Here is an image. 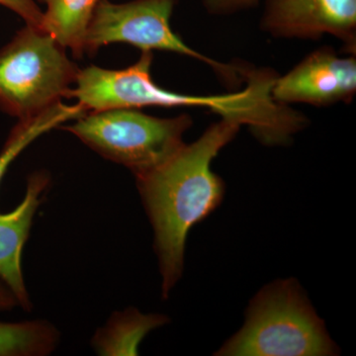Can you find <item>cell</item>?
<instances>
[{
  "mask_svg": "<svg viewBox=\"0 0 356 356\" xmlns=\"http://www.w3.org/2000/svg\"><path fill=\"white\" fill-rule=\"evenodd\" d=\"M356 92V60L339 57L329 47L312 51L282 76H276L271 97L287 105L331 106L350 102Z\"/></svg>",
  "mask_w": 356,
  "mask_h": 356,
  "instance_id": "cell-7",
  "label": "cell"
},
{
  "mask_svg": "<svg viewBox=\"0 0 356 356\" xmlns=\"http://www.w3.org/2000/svg\"><path fill=\"white\" fill-rule=\"evenodd\" d=\"M50 181L47 172L33 173L28 177L22 202L11 212L0 214V280L13 291L24 310H30L32 304L21 266L23 248Z\"/></svg>",
  "mask_w": 356,
  "mask_h": 356,
  "instance_id": "cell-9",
  "label": "cell"
},
{
  "mask_svg": "<svg viewBox=\"0 0 356 356\" xmlns=\"http://www.w3.org/2000/svg\"><path fill=\"white\" fill-rule=\"evenodd\" d=\"M86 113L88 112L79 103L65 105L60 102L41 113L19 120L11 130L0 152V182L14 159L37 138L51 129L60 127L67 121L76 120Z\"/></svg>",
  "mask_w": 356,
  "mask_h": 356,
  "instance_id": "cell-12",
  "label": "cell"
},
{
  "mask_svg": "<svg viewBox=\"0 0 356 356\" xmlns=\"http://www.w3.org/2000/svg\"><path fill=\"white\" fill-rule=\"evenodd\" d=\"M177 0H133L112 3L102 0L96 6L84 41V51L95 54L102 46L125 43L142 51H165L197 60L228 83L245 76V67L222 64L194 50L172 31L170 18Z\"/></svg>",
  "mask_w": 356,
  "mask_h": 356,
  "instance_id": "cell-6",
  "label": "cell"
},
{
  "mask_svg": "<svg viewBox=\"0 0 356 356\" xmlns=\"http://www.w3.org/2000/svg\"><path fill=\"white\" fill-rule=\"evenodd\" d=\"M192 124L189 115L158 118L138 109H110L89 112L64 129L137 177L177 154L184 146V134Z\"/></svg>",
  "mask_w": 356,
  "mask_h": 356,
  "instance_id": "cell-5",
  "label": "cell"
},
{
  "mask_svg": "<svg viewBox=\"0 0 356 356\" xmlns=\"http://www.w3.org/2000/svg\"><path fill=\"white\" fill-rule=\"evenodd\" d=\"M153 53L143 51L136 64L123 70H105L90 65L79 70L76 88L67 98H74L86 112L143 107H199L234 119L254 128L268 113V93L264 84L248 81L238 92L220 95H188L161 88L151 76Z\"/></svg>",
  "mask_w": 356,
  "mask_h": 356,
  "instance_id": "cell-2",
  "label": "cell"
},
{
  "mask_svg": "<svg viewBox=\"0 0 356 356\" xmlns=\"http://www.w3.org/2000/svg\"><path fill=\"white\" fill-rule=\"evenodd\" d=\"M58 330L47 321L0 322V356H44L55 350Z\"/></svg>",
  "mask_w": 356,
  "mask_h": 356,
  "instance_id": "cell-13",
  "label": "cell"
},
{
  "mask_svg": "<svg viewBox=\"0 0 356 356\" xmlns=\"http://www.w3.org/2000/svg\"><path fill=\"white\" fill-rule=\"evenodd\" d=\"M46 4L44 30L76 58H83L86 31L102 0H39Z\"/></svg>",
  "mask_w": 356,
  "mask_h": 356,
  "instance_id": "cell-11",
  "label": "cell"
},
{
  "mask_svg": "<svg viewBox=\"0 0 356 356\" xmlns=\"http://www.w3.org/2000/svg\"><path fill=\"white\" fill-rule=\"evenodd\" d=\"M259 1L261 0H202V4L211 15L226 16L252 8Z\"/></svg>",
  "mask_w": 356,
  "mask_h": 356,
  "instance_id": "cell-15",
  "label": "cell"
},
{
  "mask_svg": "<svg viewBox=\"0 0 356 356\" xmlns=\"http://www.w3.org/2000/svg\"><path fill=\"white\" fill-rule=\"evenodd\" d=\"M261 26L276 38L332 35L355 50L356 0H266Z\"/></svg>",
  "mask_w": 356,
  "mask_h": 356,
  "instance_id": "cell-8",
  "label": "cell"
},
{
  "mask_svg": "<svg viewBox=\"0 0 356 356\" xmlns=\"http://www.w3.org/2000/svg\"><path fill=\"white\" fill-rule=\"evenodd\" d=\"M168 322L165 316L145 314L127 309L112 315L93 337V346L100 355H137L140 341L149 332Z\"/></svg>",
  "mask_w": 356,
  "mask_h": 356,
  "instance_id": "cell-10",
  "label": "cell"
},
{
  "mask_svg": "<svg viewBox=\"0 0 356 356\" xmlns=\"http://www.w3.org/2000/svg\"><path fill=\"white\" fill-rule=\"evenodd\" d=\"M19 306L13 291L0 280V311H8L14 307Z\"/></svg>",
  "mask_w": 356,
  "mask_h": 356,
  "instance_id": "cell-16",
  "label": "cell"
},
{
  "mask_svg": "<svg viewBox=\"0 0 356 356\" xmlns=\"http://www.w3.org/2000/svg\"><path fill=\"white\" fill-rule=\"evenodd\" d=\"M48 32L26 25L0 50V110L19 120L67 97L79 70Z\"/></svg>",
  "mask_w": 356,
  "mask_h": 356,
  "instance_id": "cell-4",
  "label": "cell"
},
{
  "mask_svg": "<svg viewBox=\"0 0 356 356\" xmlns=\"http://www.w3.org/2000/svg\"><path fill=\"white\" fill-rule=\"evenodd\" d=\"M241 126L234 119L221 118L165 163L136 177L154 229L163 299L168 298L181 277L189 231L212 214L224 199L225 184L213 172L212 163L235 139Z\"/></svg>",
  "mask_w": 356,
  "mask_h": 356,
  "instance_id": "cell-1",
  "label": "cell"
},
{
  "mask_svg": "<svg viewBox=\"0 0 356 356\" xmlns=\"http://www.w3.org/2000/svg\"><path fill=\"white\" fill-rule=\"evenodd\" d=\"M339 350L296 280H278L250 301L245 325L219 356H331Z\"/></svg>",
  "mask_w": 356,
  "mask_h": 356,
  "instance_id": "cell-3",
  "label": "cell"
},
{
  "mask_svg": "<svg viewBox=\"0 0 356 356\" xmlns=\"http://www.w3.org/2000/svg\"><path fill=\"white\" fill-rule=\"evenodd\" d=\"M0 6L18 14L26 24L44 30V13L34 0H0Z\"/></svg>",
  "mask_w": 356,
  "mask_h": 356,
  "instance_id": "cell-14",
  "label": "cell"
}]
</instances>
